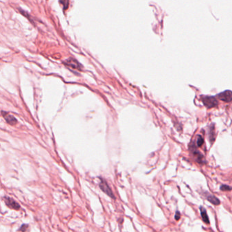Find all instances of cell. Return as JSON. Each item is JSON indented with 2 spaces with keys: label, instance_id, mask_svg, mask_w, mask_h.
Instances as JSON below:
<instances>
[{
  "label": "cell",
  "instance_id": "8992f818",
  "mask_svg": "<svg viewBox=\"0 0 232 232\" xmlns=\"http://www.w3.org/2000/svg\"><path fill=\"white\" fill-rule=\"evenodd\" d=\"M2 114H3L4 119H5L6 121H7V123L10 124V125H14L16 123V122H17L16 121V118L14 117V116L9 114L6 113H4V112H2Z\"/></svg>",
  "mask_w": 232,
  "mask_h": 232
},
{
  "label": "cell",
  "instance_id": "6da1fadb",
  "mask_svg": "<svg viewBox=\"0 0 232 232\" xmlns=\"http://www.w3.org/2000/svg\"><path fill=\"white\" fill-rule=\"evenodd\" d=\"M100 179V183H99V187H100L101 190L103 192H104L106 195H108L110 197L113 198V199H115V197L114 196V193L113 192V191L110 189V187L109 186L108 184L107 183V182L103 180L102 178H99Z\"/></svg>",
  "mask_w": 232,
  "mask_h": 232
},
{
  "label": "cell",
  "instance_id": "3957f363",
  "mask_svg": "<svg viewBox=\"0 0 232 232\" xmlns=\"http://www.w3.org/2000/svg\"><path fill=\"white\" fill-rule=\"evenodd\" d=\"M4 202H5L6 206L8 207H9L10 208L18 210L20 208L19 203L17 202H16L14 199H12L11 197H4Z\"/></svg>",
  "mask_w": 232,
  "mask_h": 232
},
{
  "label": "cell",
  "instance_id": "7a4b0ae2",
  "mask_svg": "<svg viewBox=\"0 0 232 232\" xmlns=\"http://www.w3.org/2000/svg\"><path fill=\"white\" fill-rule=\"evenodd\" d=\"M202 102L208 108L215 107L218 104L217 99L215 98V97L213 96H206L202 98Z\"/></svg>",
  "mask_w": 232,
  "mask_h": 232
},
{
  "label": "cell",
  "instance_id": "277c9868",
  "mask_svg": "<svg viewBox=\"0 0 232 232\" xmlns=\"http://www.w3.org/2000/svg\"><path fill=\"white\" fill-rule=\"evenodd\" d=\"M218 98L221 99L222 101H224L225 102H230L232 99V95H231V91L229 90L225 91L224 92H222L218 95Z\"/></svg>",
  "mask_w": 232,
  "mask_h": 232
},
{
  "label": "cell",
  "instance_id": "52a82bcc",
  "mask_svg": "<svg viewBox=\"0 0 232 232\" xmlns=\"http://www.w3.org/2000/svg\"><path fill=\"white\" fill-rule=\"evenodd\" d=\"M200 213H201L202 218L203 219V221L206 223V224H209L210 223L209 218L208 217V214H207L206 210L204 208V207H202V206L200 207Z\"/></svg>",
  "mask_w": 232,
  "mask_h": 232
},
{
  "label": "cell",
  "instance_id": "7c38bea8",
  "mask_svg": "<svg viewBox=\"0 0 232 232\" xmlns=\"http://www.w3.org/2000/svg\"><path fill=\"white\" fill-rule=\"evenodd\" d=\"M180 218V213L179 211H177L175 214V219L176 221H179Z\"/></svg>",
  "mask_w": 232,
  "mask_h": 232
},
{
  "label": "cell",
  "instance_id": "ba28073f",
  "mask_svg": "<svg viewBox=\"0 0 232 232\" xmlns=\"http://www.w3.org/2000/svg\"><path fill=\"white\" fill-rule=\"evenodd\" d=\"M207 200H208V201H209L211 204H213V205H219L220 204V200H218V199L215 197L214 196H213V195H208V196L206 197Z\"/></svg>",
  "mask_w": 232,
  "mask_h": 232
},
{
  "label": "cell",
  "instance_id": "9c48e42d",
  "mask_svg": "<svg viewBox=\"0 0 232 232\" xmlns=\"http://www.w3.org/2000/svg\"><path fill=\"white\" fill-rule=\"evenodd\" d=\"M204 144V139L202 137V136L199 135L197 139V146H201L202 145Z\"/></svg>",
  "mask_w": 232,
  "mask_h": 232
},
{
  "label": "cell",
  "instance_id": "30bf717a",
  "mask_svg": "<svg viewBox=\"0 0 232 232\" xmlns=\"http://www.w3.org/2000/svg\"><path fill=\"white\" fill-rule=\"evenodd\" d=\"M29 227V225H27V224H23L21 225V227H20V229H19V231H22V232H25L27 229V228Z\"/></svg>",
  "mask_w": 232,
  "mask_h": 232
},
{
  "label": "cell",
  "instance_id": "5b68a950",
  "mask_svg": "<svg viewBox=\"0 0 232 232\" xmlns=\"http://www.w3.org/2000/svg\"><path fill=\"white\" fill-rule=\"evenodd\" d=\"M65 64L66 65L69 66V67H71L74 69H80V65L78 64V62L76 59H72V58L66 60L65 61Z\"/></svg>",
  "mask_w": 232,
  "mask_h": 232
},
{
  "label": "cell",
  "instance_id": "8fae6325",
  "mask_svg": "<svg viewBox=\"0 0 232 232\" xmlns=\"http://www.w3.org/2000/svg\"><path fill=\"white\" fill-rule=\"evenodd\" d=\"M231 187L229 186L225 185H223L221 186V190L223 191H231Z\"/></svg>",
  "mask_w": 232,
  "mask_h": 232
}]
</instances>
